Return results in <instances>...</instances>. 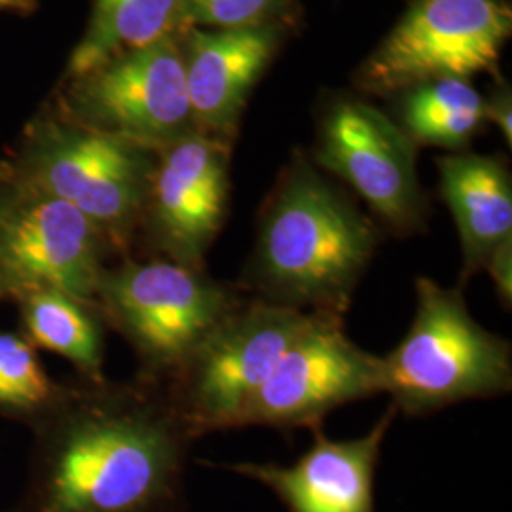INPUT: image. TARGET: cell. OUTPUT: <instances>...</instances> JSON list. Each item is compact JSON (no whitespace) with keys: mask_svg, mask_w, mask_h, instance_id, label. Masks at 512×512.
I'll list each match as a JSON object with an SVG mask.
<instances>
[{"mask_svg":"<svg viewBox=\"0 0 512 512\" xmlns=\"http://www.w3.org/2000/svg\"><path fill=\"white\" fill-rule=\"evenodd\" d=\"M494 283L495 294L501 306L509 311L512 308V239L503 241L488 258L484 270Z\"/></svg>","mask_w":512,"mask_h":512,"instance_id":"21","label":"cell"},{"mask_svg":"<svg viewBox=\"0 0 512 512\" xmlns=\"http://www.w3.org/2000/svg\"><path fill=\"white\" fill-rule=\"evenodd\" d=\"M230 148L196 131L156 150L141 220L158 258L205 268L228 215Z\"/></svg>","mask_w":512,"mask_h":512,"instance_id":"11","label":"cell"},{"mask_svg":"<svg viewBox=\"0 0 512 512\" xmlns=\"http://www.w3.org/2000/svg\"><path fill=\"white\" fill-rule=\"evenodd\" d=\"M109 249L92 220L33 184L0 198V296L59 291L97 308Z\"/></svg>","mask_w":512,"mask_h":512,"instance_id":"8","label":"cell"},{"mask_svg":"<svg viewBox=\"0 0 512 512\" xmlns=\"http://www.w3.org/2000/svg\"><path fill=\"white\" fill-rule=\"evenodd\" d=\"M277 46L274 23L230 31H190L183 48L196 131L232 141L245 101Z\"/></svg>","mask_w":512,"mask_h":512,"instance_id":"14","label":"cell"},{"mask_svg":"<svg viewBox=\"0 0 512 512\" xmlns=\"http://www.w3.org/2000/svg\"><path fill=\"white\" fill-rule=\"evenodd\" d=\"M317 317L247 296L164 389L192 437L236 429L243 408Z\"/></svg>","mask_w":512,"mask_h":512,"instance_id":"5","label":"cell"},{"mask_svg":"<svg viewBox=\"0 0 512 512\" xmlns=\"http://www.w3.org/2000/svg\"><path fill=\"white\" fill-rule=\"evenodd\" d=\"M245 298L205 268L152 258L107 268L95 304L139 357L145 382L162 385Z\"/></svg>","mask_w":512,"mask_h":512,"instance_id":"4","label":"cell"},{"mask_svg":"<svg viewBox=\"0 0 512 512\" xmlns=\"http://www.w3.org/2000/svg\"><path fill=\"white\" fill-rule=\"evenodd\" d=\"M287 0H183V25L211 31L268 25Z\"/></svg>","mask_w":512,"mask_h":512,"instance_id":"20","label":"cell"},{"mask_svg":"<svg viewBox=\"0 0 512 512\" xmlns=\"http://www.w3.org/2000/svg\"><path fill=\"white\" fill-rule=\"evenodd\" d=\"M183 25V0H95L92 21L74 48L69 73L76 78L120 55L150 46Z\"/></svg>","mask_w":512,"mask_h":512,"instance_id":"16","label":"cell"},{"mask_svg":"<svg viewBox=\"0 0 512 512\" xmlns=\"http://www.w3.org/2000/svg\"><path fill=\"white\" fill-rule=\"evenodd\" d=\"M484 120H492L507 139L509 147L512 145V107L511 92H501L494 95L488 103H484Z\"/></svg>","mask_w":512,"mask_h":512,"instance_id":"22","label":"cell"},{"mask_svg":"<svg viewBox=\"0 0 512 512\" xmlns=\"http://www.w3.org/2000/svg\"><path fill=\"white\" fill-rule=\"evenodd\" d=\"M397 416L389 404L384 416L357 439H330L315 427L310 450L293 465L243 461L220 467L260 482L289 512H376V469Z\"/></svg>","mask_w":512,"mask_h":512,"instance_id":"13","label":"cell"},{"mask_svg":"<svg viewBox=\"0 0 512 512\" xmlns=\"http://www.w3.org/2000/svg\"><path fill=\"white\" fill-rule=\"evenodd\" d=\"M194 440L160 385L92 382L57 404L18 512H181Z\"/></svg>","mask_w":512,"mask_h":512,"instance_id":"1","label":"cell"},{"mask_svg":"<svg viewBox=\"0 0 512 512\" xmlns=\"http://www.w3.org/2000/svg\"><path fill=\"white\" fill-rule=\"evenodd\" d=\"M315 162L342 179L397 236L423 228L427 202L416 171V145L384 112L338 103L323 120Z\"/></svg>","mask_w":512,"mask_h":512,"instance_id":"10","label":"cell"},{"mask_svg":"<svg viewBox=\"0 0 512 512\" xmlns=\"http://www.w3.org/2000/svg\"><path fill=\"white\" fill-rule=\"evenodd\" d=\"M380 239L344 190L296 158L264 205L236 285L266 304L344 319Z\"/></svg>","mask_w":512,"mask_h":512,"instance_id":"2","label":"cell"},{"mask_svg":"<svg viewBox=\"0 0 512 512\" xmlns=\"http://www.w3.org/2000/svg\"><path fill=\"white\" fill-rule=\"evenodd\" d=\"M54 401V384L31 342L0 332V406L37 410Z\"/></svg>","mask_w":512,"mask_h":512,"instance_id":"19","label":"cell"},{"mask_svg":"<svg viewBox=\"0 0 512 512\" xmlns=\"http://www.w3.org/2000/svg\"><path fill=\"white\" fill-rule=\"evenodd\" d=\"M505 0H416L361 71L374 92L492 71L511 37Z\"/></svg>","mask_w":512,"mask_h":512,"instance_id":"7","label":"cell"},{"mask_svg":"<svg viewBox=\"0 0 512 512\" xmlns=\"http://www.w3.org/2000/svg\"><path fill=\"white\" fill-rule=\"evenodd\" d=\"M440 194L461 245L459 289L480 274L495 249L512 239V181L495 156L459 152L437 160Z\"/></svg>","mask_w":512,"mask_h":512,"instance_id":"15","label":"cell"},{"mask_svg":"<svg viewBox=\"0 0 512 512\" xmlns=\"http://www.w3.org/2000/svg\"><path fill=\"white\" fill-rule=\"evenodd\" d=\"M484 122V99L467 80H433L408 93L404 133L412 143L459 150Z\"/></svg>","mask_w":512,"mask_h":512,"instance_id":"18","label":"cell"},{"mask_svg":"<svg viewBox=\"0 0 512 512\" xmlns=\"http://www.w3.org/2000/svg\"><path fill=\"white\" fill-rule=\"evenodd\" d=\"M380 372L382 393L397 414L427 416L511 393V342L476 321L463 289L418 277L410 329L380 355Z\"/></svg>","mask_w":512,"mask_h":512,"instance_id":"3","label":"cell"},{"mask_svg":"<svg viewBox=\"0 0 512 512\" xmlns=\"http://www.w3.org/2000/svg\"><path fill=\"white\" fill-rule=\"evenodd\" d=\"M156 150L101 129L57 128L29 150L25 183L71 203L126 249L143 219Z\"/></svg>","mask_w":512,"mask_h":512,"instance_id":"6","label":"cell"},{"mask_svg":"<svg viewBox=\"0 0 512 512\" xmlns=\"http://www.w3.org/2000/svg\"><path fill=\"white\" fill-rule=\"evenodd\" d=\"M19 302L29 340L71 361L90 382H103V330L95 306L59 291H33Z\"/></svg>","mask_w":512,"mask_h":512,"instance_id":"17","label":"cell"},{"mask_svg":"<svg viewBox=\"0 0 512 512\" xmlns=\"http://www.w3.org/2000/svg\"><path fill=\"white\" fill-rule=\"evenodd\" d=\"M80 80L78 103L90 128L152 150L196 133L183 48L173 35L120 55Z\"/></svg>","mask_w":512,"mask_h":512,"instance_id":"12","label":"cell"},{"mask_svg":"<svg viewBox=\"0 0 512 512\" xmlns=\"http://www.w3.org/2000/svg\"><path fill=\"white\" fill-rule=\"evenodd\" d=\"M376 395H382L380 355L359 348L344 319L319 315L277 361L236 429H315L332 410Z\"/></svg>","mask_w":512,"mask_h":512,"instance_id":"9","label":"cell"},{"mask_svg":"<svg viewBox=\"0 0 512 512\" xmlns=\"http://www.w3.org/2000/svg\"><path fill=\"white\" fill-rule=\"evenodd\" d=\"M23 0H0V6H19Z\"/></svg>","mask_w":512,"mask_h":512,"instance_id":"23","label":"cell"}]
</instances>
